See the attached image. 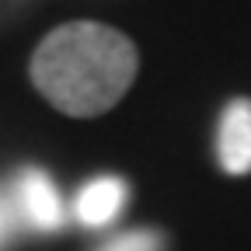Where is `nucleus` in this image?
I'll return each instance as SVG.
<instances>
[{
    "label": "nucleus",
    "instance_id": "obj_3",
    "mask_svg": "<svg viewBox=\"0 0 251 251\" xmlns=\"http://www.w3.org/2000/svg\"><path fill=\"white\" fill-rule=\"evenodd\" d=\"M18 213L39 234H52L63 227V199L56 192V181L42 168L18 171Z\"/></svg>",
    "mask_w": 251,
    "mask_h": 251
},
{
    "label": "nucleus",
    "instance_id": "obj_6",
    "mask_svg": "<svg viewBox=\"0 0 251 251\" xmlns=\"http://www.w3.org/2000/svg\"><path fill=\"white\" fill-rule=\"evenodd\" d=\"M11 230H14V206H11V199L4 192H0V248L7 244Z\"/></svg>",
    "mask_w": 251,
    "mask_h": 251
},
{
    "label": "nucleus",
    "instance_id": "obj_1",
    "mask_svg": "<svg viewBox=\"0 0 251 251\" xmlns=\"http://www.w3.org/2000/svg\"><path fill=\"white\" fill-rule=\"evenodd\" d=\"M140 70L136 42L101 21H67L31 52V84L74 119H94L115 108Z\"/></svg>",
    "mask_w": 251,
    "mask_h": 251
},
{
    "label": "nucleus",
    "instance_id": "obj_5",
    "mask_svg": "<svg viewBox=\"0 0 251 251\" xmlns=\"http://www.w3.org/2000/svg\"><path fill=\"white\" fill-rule=\"evenodd\" d=\"M164 248H168V241L161 230H129V234L105 241L98 251H164Z\"/></svg>",
    "mask_w": 251,
    "mask_h": 251
},
{
    "label": "nucleus",
    "instance_id": "obj_2",
    "mask_svg": "<svg viewBox=\"0 0 251 251\" xmlns=\"http://www.w3.org/2000/svg\"><path fill=\"white\" fill-rule=\"evenodd\" d=\"M216 164L227 175H251V98H234L216 122Z\"/></svg>",
    "mask_w": 251,
    "mask_h": 251
},
{
    "label": "nucleus",
    "instance_id": "obj_4",
    "mask_svg": "<svg viewBox=\"0 0 251 251\" xmlns=\"http://www.w3.org/2000/svg\"><path fill=\"white\" fill-rule=\"evenodd\" d=\"M126 202H129V185L122 178H115V175H98L77 192L74 216L84 227L98 230V227H108L112 220H119Z\"/></svg>",
    "mask_w": 251,
    "mask_h": 251
}]
</instances>
